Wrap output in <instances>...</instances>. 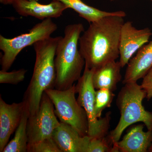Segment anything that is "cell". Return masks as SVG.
Masks as SVG:
<instances>
[{
	"label": "cell",
	"mask_w": 152,
	"mask_h": 152,
	"mask_svg": "<svg viewBox=\"0 0 152 152\" xmlns=\"http://www.w3.org/2000/svg\"><path fill=\"white\" fill-rule=\"evenodd\" d=\"M29 116V113L26 106L21 121L16 130L13 138L6 145L2 152H28L27 126Z\"/></svg>",
	"instance_id": "obj_17"
},
{
	"label": "cell",
	"mask_w": 152,
	"mask_h": 152,
	"mask_svg": "<svg viewBox=\"0 0 152 152\" xmlns=\"http://www.w3.org/2000/svg\"><path fill=\"white\" fill-rule=\"evenodd\" d=\"M57 28V25L52 19L48 18L35 25L28 33L15 37L8 39L1 35L0 49L4 53L1 60L2 70H8L23 49L38 41L50 37Z\"/></svg>",
	"instance_id": "obj_7"
},
{
	"label": "cell",
	"mask_w": 152,
	"mask_h": 152,
	"mask_svg": "<svg viewBox=\"0 0 152 152\" xmlns=\"http://www.w3.org/2000/svg\"><path fill=\"white\" fill-rule=\"evenodd\" d=\"M110 1H118V0H110Z\"/></svg>",
	"instance_id": "obj_25"
},
{
	"label": "cell",
	"mask_w": 152,
	"mask_h": 152,
	"mask_svg": "<svg viewBox=\"0 0 152 152\" xmlns=\"http://www.w3.org/2000/svg\"><path fill=\"white\" fill-rule=\"evenodd\" d=\"M152 32L148 28L138 29L132 22H124L121 28L119 62L122 68L128 64L133 55L148 42Z\"/></svg>",
	"instance_id": "obj_9"
},
{
	"label": "cell",
	"mask_w": 152,
	"mask_h": 152,
	"mask_svg": "<svg viewBox=\"0 0 152 152\" xmlns=\"http://www.w3.org/2000/svg\"><path fill=\"white\" fill-rule=\"evenodd\" d=\"M115 96L113 92L107 89H100L96 91L95 110L97 117L99 118H101L104 110L111 107Z\"/></svg>",
	"instance_id": "obj_18"
},
{
	"label": "cell",
	"mask_w": 152,
	"mask_h": 152,
	"mask_svg": "<svg viewBox=\"0 0 152 152\" xmlns=\"http://www.w3.org/2000/svg\"><path fill=\"white\" fill-rule=\"evenodd\" d=\"M52 138L62 152H88L90 137L81 136L68 124L60 122Z\"/></svg>",
	"instance_id": "obj_12"
},
{
	"label": "cell",
	"mask_w": 152,
	"mask_h": 152,
	"mask_svg": "<svg viewBox=\"0 0 152 152\" xmlns=\"http://www.w3.org/2000/svg\"><path fill=\"white\" fill-rule=\"evenodd\" d=\"M126 16L103 17L91 23L80 36L79 51L87 67L96 69L119 57L120 34Z\"/></svg>",
	"instance_id": "obj_1"
},
{
	"label": "cell",
	"mask_w": 152,
	"mask_h": 152,
	"mask_svg": "<svg viewBox=\"0 0 152 152\" xmlns=\"http://www.w3.org/2000/svg\"><path fill=\"white\" fill-rule=\"evenodd\" d=\"M84 31L83 24L68 25L65 28L64 36L59 40L54 60L56 89H68L81 77L86 63L78 45L79 39Z\"/></svg>",
	"instance_id": "obj_3"
},
{
	"label": "cell",
	"mask_w": 152,
	"mask_h": 152,
	"mask_svg": "<svg viewBox=\"0 0 152 152\" xmlns=\"http://www.w3.org/2000/svg\"><path fill=\"white\" fill-rule=\"evenodd\" d=\"M150 1H151L152 2V0H150Z\"/></svg>",
	"instance_id": "obj_26"
},
{
	"label": "cell",
	"mask_w": 152,
	"mask_h": 152,
	"mask_svg": "<svg viewBox=\"0 0 152 152\" xmlns=\"http://www.w3.org/2000/svg\"><path fill=\"white\" fill-rule=\"evenodd\" d=\"M60 37H50L33 45L36 53L35 63L31 79L23 99L27 107L29 116L37 112L46 90L55 88L54 60Z\"/></svg>",
	"instance_id": "obj_2"
},
{
	"label": "cell",
	"mask_w": 152,
	"mask_h": 152,
	"mask_svg": "<svg viewBox=\"0 0 152 152\" xmlns=\"http://www.w3.org/2000/svg\"><path fill=\"white\" fill-rule=\"evenodd\" d=\"M12 5L20 15L34 17L42 20L59 18L69 9L64 3L56 0L48 4H40L36 0H14Z\"/></svg>",
	"instance_id": "obj_11"
},
{
	"label": "cell",
	"mask_w": 152,
	"mask_h": 152,
	"mask_svg": "<svg viewBox=\"0 0 152 152\" xmlns=\"http://www.w3.org/2000/svg\"><path fill=\"white\" fill-rule=\"evenodd\" d=\"M26 106L23 101L10 104L0 97V152H3L20 124Z\"/></svg>",
	"instance_id": "obj_10"
},
{
	"label": "cell",
	"mask_w": 152,
	"mask_h": 152,
	"mask_svg": "<svg viewBox=\"0 0 152 152\" xmlns=\"http://www.w3.org/2000/svg\"><path fill=\"white\" fill-rule=\"evenodd\" d=\"M59 1L75 11L79 16L85 19L89 23H92L107 16L116 15H126L123 11L109 12L102 11L91 7L84 3L82 0H56Z\"/></svg>",
	"instance_id": "obj_16"
},
{
	"label": "cell",
	"mask_w": 152,
	"mask_h": 152,
	"mask_svg": "<svg viewBox=\"0 0 152 152\" xmlns=\"http://www.w3.org/2000/svg\"><path fill=\"white\" fill-rule=\"evenodd\" d=\"M144 125H134L113 146V152H147L152 142V131L143 130Z\"/></svg>",
	"instance_id": "obj_13"
},
{
	"label": "cell",
	"mask_w": 152,
	"mask_h": 152,
	"mask_svg": "<svg viewBox=\"0 0 152 152\" xmlns=\"http://www.w3.org/2000/svg\"><path fill=\"white\" fill-rule=\"evenodd\" d=\"M27 70L22 69L11 72L0 71V83L17 85L25 79Z\"/></svg>",
	"instance_id": "obj_21"
},
{
	"label": "cell",
	"mask_w": 152,
	"mask_h": 152,
	"mask_svg": "<svg viewBox=\"0 0 152 152\" xmlns=\"http://www.w3.org/2000/svg\"><path fill=\"white\" fill-rule=\"evenodd\" d=\"M121 66L119 61H113L93 70L92 80L96 90L107 89L115 91L122 79Z\"/></svg>",
	"instance_id": "obj_15"
},
{
	"label": "cell",
	"mask_w": 152,
	"mask_h": 152,
	"mask_svg": "<svg viewBox=\"0 0 152 152\" xmlns=\"http://www.w3.org/2000/svg\"><path fill=\"white\" fill-rule=\"evenodd\" d=\"M28 152H62L53 138L44 139L42 140L28 145Z\"/></svg>",
	"instance_id": "obj_20"
},
{
	"label": "cell",
	"mask_w": 152,
	"mask_h": 152,
	"mask_svg": "<svg viewBox=\"0 0 152 152\" xmlns=\"http://www.w3.org/2000/svg\"><path fill=\"white\" fill-rule=\"evenodd\" d=\"M93 70L85 66L83 73L76 85L79 104L84 109L88 117V136L91 138H102L108 135L111 119V112L103 118L97 117L95 110L96 89L93 86L92 77Z\"/></svg>",
	"instance_id": "obj_6"
},
{
	"label": "cell",
	"mask_w": 152,
	"mask_h": 152,
	"mask_svg": "<svg viewBox=\"0 0 152 152\" xmlns=\"http://www.w3.org/2000/svg\"><path fill=\"white\" fill-rule=\"evenodd\" d=\"M113 143L107 135L102 138H91L88 152H113Z\"/></svg>",
	"instance_id": "obj_19"
},
{
	"label": "cell",
	"mask_w": 152,
	"mask_h": 152,
	"mask_svg": "<svg viewBox=\"0 0 152 152\" xmlns=\"http://www.w3.org/2000/svg\"><path fill=\"white\" fill-rule=\"evenodd\" d=\"M143 79L140 86L146 94V98L150 100L152 98V67Z\"/></svg>",
	"instance_id": "obj_22"
},
{
	"label": "cell",
	"mask_w": 152,
	"mask_h": 152,
	"mask_svg": "<svg viewBox=\"0 0 152 152\" xmlns=\"http://www.w3.org/2000/svg\"><path fill=\"white\" fill-rule=\"evenodd\" d=\"M45 92L53 104L55 113L60 121L70 125L81 136L88 135V117L84 109L76 99V85L68 89H50Z\"/></svg>",
	"instance_id": "obj_5"
},
{
	"label": "cell",
	"mask_w": 152,
	"mask_h": 152,
	"mask_svg": "<svg viewBox=\"0 0 152 152\" xmlns=\"http://www.w3.org/2000/svg\"><path fill=\"white\" fill-rule=\"evenodd\" d=\"M152 67V40L144 45L128 64L123 81L124 84L137 82L143 78Z\"/></svg>",
	"instance_id": "obj_14"
},
{
	"label": "cell",
	"mask_w": 152,
	"mask_h": 152,
	"mask_svg": "<svg viewBox=\"0 0 152 152\" xmlns=\"http://www.w3.org/2000/svg\"><path fill=\"white\" fill-rule=\"evenodd\" d=\"M149 152H152V142L151 144V146L149 148L148 150V151Z\"/></svg>",
	"instance_id": "obj_24"
},
{
	"label": "cell",
	"mask_w": 152,
	"mask_h": 152,
	"mask_svg": "<svg viewBox=\"0 0 152 152\" xmlns=\"http://www.w3.org/2000/svg\"><path fill=\"white\" fill-rule=\"evenodd\" d=\"M14 0H0L1 4L4 5L12 4Z\"/></svg>",
	"instance_id": "obj_23"
},
{
	"label": "cell",
	"mask_w": 152,
	"mask_h": 152,
	"mask_svg": "<svg viewBox=\"0 0 152 152\" xmlns=\"http://www.w3.org/2000/svg\"><path fill=\"white\" fill-rule=\"evenodd\" d=\"M124 85L116 100L121 114L119 121L107 135L113 145L120 140L123 132L133 124L142 122L148 130L152 131V112L145 110L142 105V101L146 97L145 92L137 82Z\"/></svg>",
	"instance_id": "obj_4"
},
{
	"label": "cell",
	"mask_w": 152,
	"mask_h": 152,
	"mask_svg": "<svg viewBox=\"0 0 152 152\" xmlns=\"http://www.w3.org/2000/svg\"><path fill=\"white\" fill-rule=\"evenodd\" d=\"M60 123L55 113L53 104L46 93H44L37 112L29 116L28 119V145L52 137L54 131Z\"/></svg>",
	"instance_id": "obj_8"
}]
</instances>
